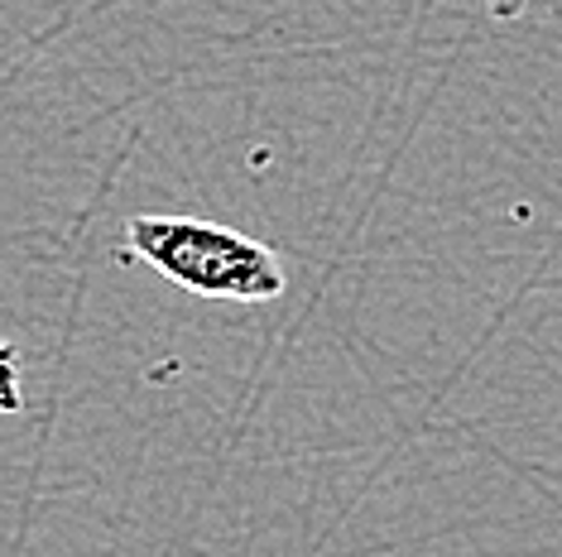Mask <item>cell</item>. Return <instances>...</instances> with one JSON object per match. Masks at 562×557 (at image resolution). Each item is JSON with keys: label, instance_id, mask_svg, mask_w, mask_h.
<instances>
[{"label": "cell", "instance_id": "6da1fadb", "mask_svg": "<svg viewBox=\"0 0 562 557\" xmlns=\"http://www.w3.org/2000/svg\"><path fill=\"white\" fill-rule=\"evenodd\" d=\"M125 240L139 260H149L169 284L198 298L270 303L284 294V264L270 246L198 217H131Z\"/></svg>", "mask_w": 562, "mask_h": 557}, {"label": "cell", "instance_id": "7a4b0ae2", "mask_svg": "<svg viewBox=\"0 0 562 557\" xmlns=\"http://www.w3.org/2000/svg\"><path fill=\"white\" fill-rule=\"evenodd\" d=\"M20 409V361L10 351V341H0V413Z\"/></svg>", "mask_w": 562, "mask_h": 557}, {"label": "cell", "instance_id": "3957f363", "mask_svg": "<svg viewBox=\"0 0 562 557\" xmlns=\"http://www.w3.org/2000/svg\"><path fill=\"white\" fill-rule=\"evenodd\" d=\"M524 5H529V0H485V10H491L495 20H519Z\"/></svg>", "mask_w": 562, "mask_h": 557}]
</instances>
